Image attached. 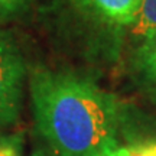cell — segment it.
Segmentation results:
<instances>
[{"label":"cell","instance_id":"7","mask_svg":"<svg viewBox=\"0 0 156 156\" xmlns=\"http://www.w3.org/2000/svg\"><path fill=\"white\" fill-rule=\"evenodd\" d=\"M0 156H23L22 134L0 136Z\"/></svg>","mask_w":156,"mask_h":156},{"label":"cell","instance_id":"3","mask_svg":"<svg viewBox=\"0 0 156 156\" xmlns=\"http://www.w3.org/2000/svg\"><path fill=\"white\" fill-rule=\"evenodd\" d=\"M85 19L110 29L132 28L139 13L140 0H68Z\"/></svg>","mask_w":156,"mask_h":156},{"label":"cell","instance_id":"4","mask_svg":"<svg viewBox=\"0 0 156 156\" xmlns=\"http://www.w3.org/2000/svg\"><path fill=\"white\" fill-rule=\"evenodd\" d=\"M130 34L139 44L156 34V0H140L139 13Z\"/></svg>","mask_w":156,"mask_h":156},{"label":"cell","instance_id":"9","mask_svg":"<svg viewBox=\"0 0 156 156\" xmlns=\"http://www.w3.org/2000/svg\"><path fill=\"white\" fill-rule=\"evenodd\" d=\"M30 156H52V155L48 152V149H45V147H38V149H35V151L32 152Z\"/></svg>","mask_w":156,"mask_h":156},{"label":"cell","instance_id":"2","mask_svg":"<svg viewBox=\"0 0 156 156\" xmlns=\"http://www.w3.org/2000/svg\"><path fill=\"white\" fill-rule=\"evenodd\" d=\"M26 65L10 35L0 32V129L17 122L23 101Z\"/></svg>","mask_w":156,"mask_h":156},{"label":"cell","instance_id":"6","mask_svg":"<svg viewBox=\"0 0 156 156\" xmlns=\"http://www.w3.org/2000/svg\"><path fill=\"white\" fill-rule=\"evenodd\" d=\"M34 0H0V20L16 19L28 12Z\"/></svg>","mask_w":156,"mask_h":156},{"label":"cell","instance_id":"10","mask_svg":"<svg viewBox=\"0 0 156 156\" xmlns=\"http://www.w3.org/2000/svg\"><path fill=\"white\" fill-rule=\"evenodd\" d=\"M108 156H127V149L126 147H119V149H116Z\"/></svg>","mask_w":156,"mask_h":156},{"label":"cell","instance_id":"1","mask_svg":"<svg viewBox=\"0 0 156 156\" xmlns=\"http://www.w3.org/2000/svg\"><path fill=\"white\" fill-rule=\"evenodd\" d=\"M29 90L36 129L52 156H108L119 149L122 104L94 81L36 67Z\"/></svg>","mask_w":156,"mask_h":156},{"label":"cell","instance_id":"5","mask_svg":"<svg viewBox=\"0 0 156 156\" xmlns=\"http://www.w3.org/2000/svg\"><path fill=\"white\" fill-rule=\"evenodd\" d=\"M137 65L146 80L156 85V34L146 39L145 42L139 44Z\"/></svg>","mask_w":156,"mask_h":156},{"label":"cell","instance_id":"8","mask_svg":"<svg viewBox=\"0 0 156 156\" xmlns=\"http://www.w3.org/2000/svg\"><path fill=\"white\" fill-rule=\"evenodd\" d=\"M127 156H156V143L127 147Z\"/></svg>","mask_w":156,"mask_h":156}]
</instances>
